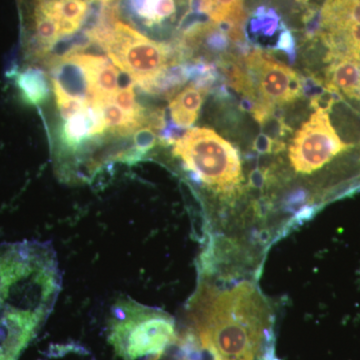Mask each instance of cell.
I'll use <instances>...</instances> for the list:
<instances>
[{
	"label": "cell",
	"mask_w": 360,
	"mask_h": 360,
	"mask_svg": "<svg viewBox=\"0 0 360 360\" xmlns=\"http://www.w3.org/2000/svg\"><path fill=\"white\" fill-rule=\"evenodd\" d=\"M243 63L255 91V103L281 106L302 96V77L269 52L252 49L243 56Z\"/></svg>",
	"instance_id": "obj_8"
},
{
	"label": "cell",
	"mask_w": 360,
	"mask_h": 360,
	"mask_svg": "<svg viewBox=\"0 0 360 360\" xmlns=\"http://www.w3.org/2000/svg\"><path fill=\"white\" fill-rule=\"evenodd\" d=\"M78 54L89 71L90 101L98 103L110 101L120 89V70L105 56L86 54L84 51Z\"/></svg>",
	"instance_id": "obj_10"
},
{
	"label": "cell",
	"mask_w": 360,
	"mask_h": 360,
	"mask_svg": "<svg viewBox=\"0 0 360 360\" xmlns=\"http://www.w3.org/2000/svg\"><path fill=\"white\" fill-rule=\"evenodd\" d=\"M253 150L260 155H271V153H278L285 149V143L278 139H272L269 135L259 134L257 139L253 141Z\"/></svg>",
	"instance_id": "obj_24"
},
{
	"label": "cell",
	"mask_w": 360,
	"mask_h": 360,
	"mask_svg": "<svg viewBox=\"0 0 360 360\" xmlns=\"http://www.w3.org/2000/svg\"><path fill=\"white\" fill-rule=\"evenodd\" d=\"M309 193L304 189H297L286 196L283 201L284 210L286 212H296L303 207V205L307 201Z\"/></svg>",
	"instance_id": "obj_26"
},
{
	"label": "cell",
	"mask_w": 360,
	"mask_h": 360,
	"mask_svg": "<svg viewBox=\"0 0 360 360\" xmlns=\"http://www.w3.org/2000/svg\"><path fill=\"white\" fill-rule=\"evenodd\" d=\"M189 9L217 25L229 23L245 27L248 18L245 0H189Z\"/></svg>",
	"instance_id": "obj_13"
},
{
	"label": "cell",
	"mask_w": 360,
	"mask_h": 360,
	"mask_svg": "<svg viewBox=\"0 0 360 360\" xmlns=\"http://www.w3.org/2000/svg\"><path fill=\"white\" fill-rule=\"evenodd\" d=\"M295 1L296 2V4H300V6H304V13H303V15H304V14L307 13V11H312V9H321V7H317V6H312V4H310V0H295Z\"/></svg>",
	"instance_id": "obj_29"
},
{
	"label": "cell",
	"mask_w": 360,
	"mask_h": 360,
	"mask_svg": "<svg viewBox=\"0 0 360 360\" xmlns=\"http://www.w3.org/2000/svg\"><path fill=\"white\" fill-rule=\"evenodd\" d=\"M189 80L187 63L168 66L155 79L141 85L139 89L153 96L172 97Z\"/></svg>",
	"instance_id": "obj_15"
},
{
	"label": "cell",
	"mask_w": 360,
	"mask_h": 360,
	"mask_svg": "<svg viewBox=\"0 0 360 360\" xmlns=\"http://www.w3.org/2000/svg\"><path fill=\"white\" fill-rule=\"evenodd\" d=\"M324 84L329 90L360 101V60L347 56L330 61Z\"/></svg>",
	"instance_id": "obj_12"
},
{
	"label": "cell",
	"mask_w": 360,
	"mask_h": 360,
	"mask_svg": "<svg viewBox=\"0 0 360 360\" xmlns=\"http://www.w3.org/2000/svg\"><path fill=\"white\" fill-rule=\"evenodd\" d=\"M186 314V331L212 360H255L271 330L267 303L248 281L220 290L201 279Z\"/></svg>",
	"instance_id": "obj_2"
},
{
	"label": "cell",
	"mask_w": 360,
	"mask_h": 360,
	"mask_svg": "<svg viewBox=\"0 0 360 360\" xmlns=\"http://www.w3.org/2000/svg\"><path fill=\"white\" fill-rule=\"evenodd\" d=\"M255 103L252 99L248 98V97L243 96L239 104V108L243 111H248V112H252L255 110Z\"/></svg>",
	"instance_id": "obj_28"
},
{
	"label": "cell",
	"mask_w": 360,
	"mask_h": 360,
	"mask_svg": "<svg viewBox=\"0 0 360 360\" xmlns=\"http://www.w3.org/2000/svg\"><path fill=\"white\" fill-rule=\"evenodd\" d=\"M326 86L324 82L319 79L314 75L302 77V91L303 96L312 99L314 97L321 96L326 91Z\"/></svg>",
	"instance_id": "obj_25"
},
{
	"label": "cell",
	"mask_w": 360,
	"mask_h": 360,
	"mask_svg": "<svg viewBox=\"0 0 360 360\" xmlns=\"http://www.w3.org/2000/svg\"><path fill=\"white\" fill-rule=\"evenodd\" d=\"M53 91L56 94V104H58L59 112H60L61 117L65 120H68L73 115L82 112L89 105V103H86V101L66 96L61 92L56 91V90H53Z\"/></svg>",
	"instance_id": "obj_22"
},
{
	"label": "cell",
	"mask_w": 360,
	"mask_h": 360,
	"mask_svg": "<svg viewBox=\"0 0 360 360\" xmlns=\"http://www.w3.org/2000/svg\"><path fill=\"white\" fill-rule=\"evenodd\" d=\"M90 4H110L112 0H89Z\"/></svg>",
	"instance_id": "obj_30"
},
{
	"label": "cell",
	"mask_w": 360,
	"mask_h": 360,
	"mask_svg": "<svg viewBox=\"0 0 360 360\" xmlns=\"http://www.w3.org/2000/svg\"><path fill=\"white\" fill-rule=\"evenodd\" d=\"M51 68L53 90L66 96L80 101H90L89 71L82 63L78 52L46 61Z\"/></svg>",
	"instance_id": "obj_9"
},
{
	"label": "cell",
	"mask_w": 360,
	"mask_h": 360,
	"mask_svg": "<svg viewBox=\"0 0 360 360\" xmlns=\"http://www.w3.org/2000/svg\"><path fill=\"white\" fill-rule=\"evenodd\" d=\"M274 49L278 51H283L288 56V60L291 65L295 63L296 59V40L295 35L290 28L283 23L281 30H279L278 40L274 44Z\"/></svg>",
	"instance_id": "obj_23"
},
{
	"label": "cell",
	"mask_w": 360,
	"mask_h": 360,
	"mask_svg": "<svg viewBox=\"0 0 360 360\" xmlns=\"http://www.w3.org/2000/svg\"><path fill=\"white\" fill-rule=\"evenodd\" d=\"M51 243L0 245V360H18L49 319L61 290Z\"/></svg>",
	"instance_id": "obj_1"
},
{
	"label": "cell",
	"mask_w": 360,
	"mask_h": 360,
	"mask_svg": "<svg viewBox=\"0 0 360 360\" xmlns=\"http://www.w3.org/2000/svg\"><path fill=\"white\" fill-rule=\"evenodd\" d=\"M101 49L139 87L182 59L174 45L148 39L120 18L113 23Z\"/></svg>",
	"instance_id": "obj_6"
},
{
	"label": "cell",
	"mask_w": 360,
	"mask_h": 360,
	"mask_svg": "<svg viewBox=\"0 0 360 360\" xmlns=\"http://www.w3.org/2000/svg\"><path fill=\"white\" fill-rule=\"evenodd\" d=\"M206 94L193 84L182 89L170 101L168 108L172 122L182 129H188L193 127L200 115Z\"/></svg>",
	"instance_id": "obj_14"
},
{
	"label": "cell",
	"mask_w": 360,
	"mask_h": 360,
	"mask_svg": "<svg viewBox=\"0 0 360 360\" xmlns=\"http://www.w3.org/2000/svg\"><path fill=\"white\" fill-rule=\"evenodd\" d=\"M189 6V0H127L130 18L146 28L160 27L176 20L179 6Z\"/></svg>",
	"instance_id": "obj_11"
},
{
	"label": "cell",
	"mask_w": 360,
	"mask_h": 360,
	"mask_svg": "<svg viewBox=\"0 0 360 360\" xmlns=\"http://www.w3.org/2000/svg\"><path fill=\"white\" fill-rule=\"evenodd\" d=\"M352 148V144L341 141L336 134L328 112L315 111L291 142L290 163L296 172L310 174Z\"/></svg>",
	"instance_id": "obj_7"
},
{
	"label": "cell",
	"mask_w": 360,
	"mask_h": 360,
	"mask_svg": "<svg viewBox=\"0 0 360 360\" xmlns=\"http://www.w3.org/2000/svg\"><path fill=\"white\" fill-rule=\"evenodd\" d=\"M135 85L134 82H130L125 87L118 90L115 96L110 101L120 106L125 113L131 116L134 120H139L142 125H146V115L148 111L137 103L136 96L134 92Z\"/></svg>",
	"instance_id": "obj_20"
},
{
	"label": "cell",
	"mask_w": 360,
	"mask_h": 360,
	"mask_svg": "<svg viewBox=\"0 0 360 360\" xmlns=\"http://www.w3.org/2000/svg\"><path fill=\"white\" fill-rule=\"evenodd\" d=\"M156 132L158 131L150 127H142L135 132L132 148L137 155L141 156V160L158 143Z\"/></svg>",
	"instance_id": "obj_21"
},
{
	"label": "cell",
	"mask_w": 360,
	"mask_h": 360,
	"mask_svg": "<svg viewBox=\"0 0 360 360\" xmlns=\"http://www.w3.org/2000/svg\"><path fill=\"white\" fill-rule=\"evenodd\" d=\"M103 108L104 122L106 129L111 134L120 135V136H129L137 129L143 127L139 120H134L131 116L116 105L112 101L101 103Z\"/></svg>",
	"instance_id": "obj_18"
},
{
	"label": "cell",
	"mask_w": 360,
	"mask_h": 360,
	"mask_svg": "<svg viewBox=\"0 0 360 360\" xmlns=\"http://www.w3.org/2000/svg\"><path fill=\"white\" fill-rule=\"evenodd\" d=\"M270 179V170L269 168H255L250 174L248 179V186L251 188L262 189L265 188Z\"/></svg>",
	"instance_id": "obj_27"
},
{
	"label": "cell",
	"mask_w": 360,
	"mask_h": 360,
	"mask_svg": "<svg viewBox=\"0 0 360 360\" xmlns=\"http://www.w3.org/2000/svg\"><path fill=\"white\" fill-rule=\"evenodd\" d=\"M281 15L272 7L262 6L255 9L250 23V32L255 37H271L283 25Z\"/></svg>",
	"instance_id": "obj_19"
},
{
	"label": "cell",
	"mask_w": 360,
	"mask_h": 360,
	"mask_svg": "<svg viewBox=\"0 0 360 360\" xmlns=\"http://www.w3.org/2000/svg\"><path fill=\"white\" fill-rule=\"evenodd\" d=\"M89 0H18L26 58L45 59L61 40L84 27Z\"/></svg>",
	"instance_id": "obj_5"
},
{
	"label": "cell",
	"mask_w": 360,
	"mask_h": 360,
	"mask_svg": "<svg viewBox=\"0 0 360 360\" xmlns=\"http://www.w3.org/2000/svg\"><path fill=\"white\" fill-rule=\"evenodd\" d=\"M174 155L195 184H203L217 193L233 195L243 181L238 149L214 130L187 129L174 144Z\"/></svg>",
	"instance_id": "obj_4"
},
{
	"label": "cell",
	"mask_w": 360,
	"mask_h": 360,
	"mask_svg": "<svg viewBox=\"0 0 360 360\" xmlns=\"http://www.w3.org/2000/svg\"><path fill=\"white\" fill-rule=\"evenodd\" d=\"M87 106L82 112L66 120L65 124L63 125L61 139H63V146L70 150H77L82 143H84V141L94 139L92 122Z\"/></svg>",
	"instance_id": "obj_17"
},
{
	"label": "cell",
	"mask_w": 360,
	"mask_h": 360,
	"mask_svg": "<svg viewBox=\"0 0 360 360\" xmlns=\"http://www.w3.org/2000/svg\"><path fill=\"white\" fill-rule=\"evenodd\" d=\"M15 82L25 103L39 105L49 98L51 89L47 77L39 68L30 66L20 71L16 75Z\"/></svg>",
	"instance_id": "obj_16"
},
{
	"label": "cell",
	"mask_w": 360,
	"mask_h": 360,
	"mask_svg": "<svg viewBox=\"0 0 360 360\" xmlns=\"http://www.w3.org/2000/svg\"><path fill=\"white\" fill-rule=\"evenodd\" d=\"M108 340L123 360L160 355L176 340L174 319L162 310L146 307L129 296L111 307Z\"/></svg>",
	"instance_id": "obj_3"
}]
</instances>
